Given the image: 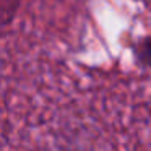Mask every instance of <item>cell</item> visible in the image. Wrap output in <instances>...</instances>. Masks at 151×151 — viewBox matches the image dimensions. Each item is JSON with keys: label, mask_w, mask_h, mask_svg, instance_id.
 Segmentation results:
<instances>
[{"label": "cell", "mask_w": 151, "mask_h": 151, "mask_svg": "<svg viewBox=\"0 0 151 151\" xmlns=\"http://www.w3.org/2000/svg\"><path fill=\"white\" fill-rule=\"evenodd\" d=\"M135 59L145 67H151V36H146L143 39L137 41L133 46Z\"/></svg>", "instance_id": "1"}]
</instances>
